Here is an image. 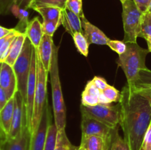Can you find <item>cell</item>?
Listing matches in <instances>:
<instances>
[{
    "mask_svg": "<svg viewBox=\"0 0 151 150\" xmlns=\"http://www.w3.org/2000/svg\"><path fill=\"white\" fill-rule=\"evenodd\" d=\"M139 37L145 39L151 37V14L148 11L143 13L141 22V31Z\"/></svg>",
    "mask_w": 151,
    "mask_h": 150,
    "instance_id": "28",
    "label": "cell"
},
{
    "mask_svg": "<svg viewBox=\"0 0 151 150\" xmlns=\"http://www.w3.org/2000/svg\"><path fill=\"white\" fill-rule=\"evenodd\" d=\"M58 128L55 122L53 124L50 123L47 131V138H46L45 145L44 150H55L57 139Z\"/></svg>",
    "mask_w": 151,
    "mask_h": 150,
    "instance_id": "27",
    "label": "cell"
},
{
    "mask_svg": "<svg viewBox=\"0 0 151 150\" xmlns=\"http://www.w3.org/2000/svg\"><path fill=\"white\" fill-rule=\"evenodd\" d=\"M99 104L97 97L94 96L88 93L83 91L81 94V104L84 106H95Z\"/></svg>",
    "mask_w": 151,
    "mask_h": 150,
    "instance_id": "34",
    "label": "cell"
},
{
    "mask_svg": "<svg viewBox=\"0 0 151 150\" xmlns=\"http://www.w3.org/2000/svg\"><path fill=\"white\" fill-rule=\"evenodd\" d=\"M66 8L73 12L79 17H85L83 11V0H67Z\"/></svg>",
    "mask_w": 151,
    "mask_h": 150,
    "instance_id": "31",
    "label": "cell"
},
{
    "mask_svg": "<svg viewBox=\"0 0 151 150\" xmlns=\"http://www.w3.org/2000/svg\"><path fill=\"white\" fill-rule=\"evenodd\" d=\"M111 143L104 138L97 135L81 137V146L86 150H109L111 148Z\"/></svg>",
    "mask_w": 151,
    "mask_h": 150,
    "instance_id": "18",
    "label": "cell"
},
{
    "mask_svg": "<svg viewBox=\"0 0 151 150\" xmlns=\"http://www.w3.org/2000/svg\"><path fill=\"white\" fill-rule=\"evenodd\" d=\"M37 58V81L35 88V98H34L33 113L31 121V135L35 132L40 124L44 107L47 102V77L48 72L46 71L42 64L41 58L36 50Z\"/></svg>",
    "mask_w": 151,
    "mask_h": 150,
    "instance_id": "4",
    "label": "cell"
},
{
    "mask_svg": "<svg viewBox=\"0 0 151 150\" xmlns=\"http://www.w3.org/2000/svg\"><path fill=\"white\" fill-rule=\"evenodd\" d=\"M119 1H120L121 2H122V3H123V2H125V1H126V0H119Z\"/></svg>",
    "mask_w": 151,
    "mask_h": 150,
    "instance_id": "46",
    "label": "cell"
},
{
    "mask_svg": "<svg viewBox=\"0 0 151 150\" xmlns=\"http://www.w3.org/2000/svg\"><path fill=\"white\" fill-rule=\"evenodd\" d=\"M143 13L136 5L134 0H126L122 3V22L125 43H137L141 31V22Z\"/></svg>",
    "mask_w": 151,
    "mask_h": 150,
    "instance_id": "6",
    "label": "cell"
},
{
    "mask_svg": "<svg viewBox=\"0 0 151 150\" xmlns=\"http://www.w3.org/2000/svg\"><path fill=\"white\" fill-rule=\"evenodd\" d=\"M9 99L6 94V92L2 88L0 87V113L3 110V108L5 107Z\"/></svg>",
    "mask_w": 151,
    "mask_h": 150,
    "instance_id": "39",
    "label": "cell"
},
{
    "mask_svg": "<svg viewBox=\"0 0 151 150\" xmlns=\"http://www.w3.org/2000/svg\"><path fill=\"white\" fill-rule=\"evenodd\" d=\"M107 46H109V48L111 49L113 51L117 53L119 55L123 54L126 51L127 46L124 41H118V40H109L108 42Z\"/></svg>",
    "mask_w": 151,
    "mask_h": 150,
    "instance_id": "33",
    "label": "cell"
},
{
    "mask_svg": "<svg viewBox=\"0 0 151 150\" xmlns=\"http://www.w3.org/2000/svg\"><path fill=\"white\" fill-rule=\"evenodd\" d=\"M33 48L30 41L27 37L22 52L13 66L17 79L18 91L22 94L24 104L26 103L27 99V88L32 63Z\"/></svg>",
    "mask_w": 151,
    "mask_h": 150,
    "instance_id": "5",
    "label": "cell"
},
{
    "mask_svg": "<svg viewBox=\"0 0 151 150\" xmlns=\"http://www.w3.org/2000/svg\"><path fill=\"white\" fill-rule=\"evenodd\" d=\"M27 37L30 41L35 49H38L44 35L42 29V23L38 17H35L29 21V24L25 31Z\"/></svg>",
    "mask_w": 151,
    "mask_h": 150,
    "instance_id": "17",
    "label": "cell"
},
{
    "mask_svg": "<svg viewBox=\"0 0 151 150\" xmlns=\"http://www.w3.org/2000/svg\"><path fill=\"white\" fill-rule=\"evenodd\" d=\"M33 0H16V4L21 8L27 10L30 7V4Z\"/></svg>",
    "mask_w": 151,
    "mask_h": 150,
    "instance_id": "40",
    "label": "cell"
},
{
    "mask_svg": "<svg viewBox=\"0 0 151 150\" xmlns=\"http://www.w3.org/2000/svg\"><path fill=\"white\" fill-rule=\"evenodd\" d=\"M115 129H112L108 125L103 124V122L97 121V119H93L86 115L82 114L81 131H82L83 136L97 135V136L103 137L108 141L111 143Z\"/></svg>",
    "mask_w": 151,
    "mask_h": 150,
    "instance_id": "8",
    "label": "cell"
},
{
    "mask_svg": "<svg viewBox=\"0 0 151 150\" xmlns=\"http://www.w3.org/2000/svg\"><path fill=\"white\" fill-rule=\"evenodd\" d=\"M43 18V21H61V9L54 7H42L34 9Z\"/></svg>",
    "mask_w": 151,
    "mask_h": 150,
    "instance_id": "22",
    "label": "cell"
},
{
    "mask_svg": "<svg viewBox=\"0 0 151 150\" xmlns=\"http://www.w3.org/2000/svg\"><path fill=\"white\" fill-rule=\"evenodd\" d=\"M78 150H86V149L84 148L83 146H80L78 147Z\"/></svg>",
    "mask_w": 151,
    "mask_h": 150,
    "instance_id": "44",
    "label": "cell"
},
{
    "mask_svg": "<svg viewBox=\"0 0 151 150\" xmlns=\"http://www.w3.org/2000/svg\"><path fill=\"white\" fill-rule=\"evenodd\" d=\"M146 41L147 43V46H148V50L150 52H151V37H147L145 38Z\"/></svg>",
    "mask_w": 151,
    "mask_h": 150,
    "instance_id": "43",
    "label": "cell"
},
{
    "mask_svg": "<svg viewBox=\"0 0 151 150\" xmlns=\"http://www.w3.org/2000/svg\"><path fill=\"white\" fill-rule=\"evenodd\" d=\"M126 51L121 55L116 61L118 66L121 67L125 73L128 85L134 86L141 78L143 71H146L145 60L148 49L142 48L137 43H125Z\"/></svg>",
    "mask_w": 151,
    "mask_h": 150,
    "instance_id": "2",
    "label": "cell"
},
{
    "mask_svg": "<svg viewBox=\"0 0 151 150\" xmlns=\"http://www.w3.org/2000/svg\"><path fill=\"white\" fill-rule=\"evenodd\" d=\"M37 81V58H36V49L33 48L32 57V63H31L30 71L28 78L27 88V99L25 103L26 108L27 124L28 127H30L31 121H32V113H33L34 107V98H35V88H36Z\"/></svg>",
    "mask_w": 151,
    "mask_h": 150,
    "instance_id": "9",
    "label": "cell"
},
{
    "mask_svg": "<svg viewBox=\"0 0 151 150\" xmlns=\"http://www.w3.org/2000/svg\"><path fill=\"white\" fill-rule=\"evenodd\" d=\"M50 119H51V115H50V107H49L48 103L47 102L44 107L39 125L35 132L31 135L29 150L44 149L47 131L50 124Z\"/></svg>",
    "mask_w": 151,
    "mask_h": 150,
    "instance_id": "11",
    "label": "cell"
},
{
    "mask_svg": "<svg viewBox=\"0 0 151 150\" xmlns=\"http://www.w3.org/2000/svg\"><path fill=\"white\" fill-rule=\"evenodd\" d=\"M30 139V130L27 124L25 123L16 138H6L0 142V149L1 150H29Z\"/></svg>",
    "mask_w": 151,
    "mask_h": 150,
    "instance_id": "12",
    "label": "cell"
},
{
    "mask_svg": "<svg viewBox=\"0 0 151 150\" xmlns=\"http://www.w3.org/2000/svg\"><path fill=\"white\" fill-rule=\"evenodd\" d=\"M52 38V36H50L47 34H44L41 43L39 44V46H38V49H35L37 50V52H38L40 58H41L44 69L48 73L50 72V66H51L53 46H54V42H53Z\"/></svg>",
    "mask_w": 151,
    "mask_h": 150,
    "instance_id": "15",
    "label": "cell"
},
{
    "mask_svg": "<svg viewBox=\"0 0 151 150\" xmlns=\"http://www.w3.org/2000/svg\"><path fill=\"white\" fill-rule=\"evenodd\" d=\"M148 12H149V13H150V14H151V5H150V8H149V10H148Z\"/></svg>",
    "mask_w": 151,
    "mask_h": 150,
    "instance_id": "45",
    "label": "cell"
},
{
    "mask_svg": "<svg viewBox=\"0 0 151 150\" xmlns=\"http://www.w3.org/2000/svg\"><path fill=\"white\" fill-rule=\"evenodd\" d=\"M111 150H131L125 139L119 135L117 128H116L114 132L111 144Z\"/></svg>",
    "mask_w": 151,
    "mask_h": 150,
    "instance_id": "29",
    "label": "cell"
},
{
    "mask_svg": "<svg viewBox=\"0 0 151 150\" xmlns=\"http://www.w3.org/2000/svg\"><path fill=\"white\" fill-rule=\"evenodd\" d=\"M1 65H2V63H0V71H1Z\"/></svg>",
    "mask_w": 151,
    "mask_h": 150,
    "instance_id": "47",
    "label": "cell"
},
{
    "mask_svg": "<svg viewBox=\"0 0 151 150\" xmlns=\"http://www.w3.org/2000/svg\"><path fill=\"white\" fill-rule=\"evenodd\" d=\"M20 33H22V32H19L15 28H13V31L9 35V37L7 39V41L2 44V46L0 48V63H4L5 61L6 58H7V55L9 54V51H10V47H11L13 41L16 38V36L19 35Z\"/></svg>",
    "mask_w": 151,
    "mask_h": 150,
    "instance_id": "26",
    "label": "cell"
},
{
    "mask_svg": "<svg viewBox=\"0 0 151 150\" xmlns=\"http://www.w3.org/2000/svg\"><path fill=\"white\" fill-rule=\"evenodd\" d=\"M78 147L73 145L68 138L65 129L58 130L55 150H78Z\"/></svg>",
    "mask_w": 151,
    "mask_h": 150,
    "instance_id": "23",
    "label": "cell"
},
{
    "mask_svg": "<svg viewBox=\"0 0 151 150\" xmlns=\"http://www.w3.org/2000/svg\"><path fill=\"white\" fill-rule=\"evenodd\" d=\"M67 0H33L29 8L34 9L42 7H54L61 10L66 9Z\"/></svg>",
    "mask_w": 151,
    "mask_h": 150,
    "instance_id": "25",
    "label": "cell"
},
{
    "mask_svg": "<svg viewBox=\"0 0 151 150\" xmlns=\"http://www.w3.org/2000/svg\"><path fill=\"white\" fill-rule=\"evenodd\" d=\"M99 104H111L110 101H109L107 98L104 96V94L101 92V94L99 96Z\"/></svg>",
    "mask_w": 151,
    "mask_h": 150,
    "instance_id": "42",
    "label": "cell"
},
{
    "mask_svg": "<svg viewBox=\"0 0 151 150\" xmlns=\"http://www.w3.org/2000/svg\"><path fill=\"white\" fill-rule=\"evenodd\" d=\"M61 24L66 32L73 36L77 32H83L81 18L68 9L62 10Z\"/></svg>",
    "mask_w": 151,
    "mask_h": 150,
    "instance_id": "16",
    "label": "cell"
},
{
    "mask_svg": "<svg viewBox=\"0 0 151 150\" xmlns=\"http://www.w3.org/2000/svg\"><path fill=\"white\" fill-rule=\"evenodd\" d=\"M10 12L19 19V24L15 29L22 33H25L27 27L29 24V12L27 10L21 8L16 4L11 7Z\"/></svg>",
    "mask_w": 151,
    "mask_h": 150,
    "instance_id": "21",
    "label": "cell"
},
{
    "mask_svg": "<svg viewBox=\"0 0 151 150\" xmlns=\"http://www.w3.org/2000/svg\"><path fill=\"white\" fill-rule=\"evenodd\" d=\"M61 21H43L42 29L44 34L52 36L58 28L61 25Z\"/></svg>",
    "mask_w": 151,
    "mask_h": 150,
    "instance_id": "32",
    "label": "cell"
},
{
    "mask_svg": "<svg viewBox=\"0 0 151 150\" xmlns=\"http://www.w3.org/2000/svg\"><path fill=\"white\" fill-rule=\"evenodd\" d=\"M0 87L6 92L9 99L13 98L18 91L17 79L13 67L6 63H2L0 71Z\"/></svg>",
    "mask_w": 151,
    "mask_h": 150,
    "instance_id": "13",
    "label": "cell"
},
{
    "mask_svg": "<svg viewBox=\"0 0 151 150\" xmlns=\"http://www.w3.org/2000/svg\"><path fill=\"white\" fill-rule=\"evenodd\" d=\"M91 81L94 84V86L101 91H103L109 85L106 79L102 77H100V76H94Z\"/></svg>",
    "mask_w": 151,
    "mask_h": 150,
    "instance_id": "38",
    "label": "cell"
},
{
    "mask_svg": "<svg viewBox=\"0 0 151 150\" xmlns=\"http://www.w3.org/2000/svg\"><path fill=\"white\" fill-rule=\"evenodd\" d=\"M81 114L86 115L93 119L115 129L120 121V106L111 104H98L95 106L81 105Z\"/></svg>",
    "mask_w": 151,
    "mask_h": 150,
    "instance_id": "7",
    "label": "cell"
},
{
    "mask_svg": "<svg viewBox=\"0 0 151 150\" xmlns=\"http://www.w3.org/2000/svg\"><path fill=\"white\" fill-rule=\"evenodd\" d=\"M81 23L83 34L89 44L107 45L110 39L106 36L103 31L90 23L86 17L81 18Z\"/></svg>",
    "mask_w": 151,
    "mask_h": 150,
    "instance_id": "14",
    "label": "cell"
},
{
    "mask_svg": "<svg viewBox=\"0 0 151 150\" xmlns=\"http://www.w3.org/2000/svg\"><path fill=\"white\" fill-rule=\"evenodd\" d=\"M119 124L124 139L131 150H141L143 140L151 122L148 100L127 84L121 91Z\"/></svg>",
    "mask_w": 151,
    "mask_h": 150,
    "instance_id": "1",
    "label": "cell"
},
{
    "mask_svg": "<svg viewBox=\"0 0 151 150\" xmlns=\"http://www.w3.org/2000/svg\"><path fill=\"white\" fill-rule=\"evenodd\" d=\"M58 49L59 48L54 44L53 53L50 69V82L52 87V109L54 122L58 130L65 129L66 123V109L62 94L61 85L58 68Z\"/></svg>",
    "mask_w": 151,
    "mask_h": 150,
    "instance_id": "3",
    "label": "cell"
},
{
    "mask_svg": "<svg viewBox=\"0 0 151 150\" xmlns=\"http://www.w3.org/2000/svg\"><path fill=\"white\" fill-rule=\"evenodd\" d=\"M27 123L26 108L23 97L19 91H17L14 96V110L11 126L7 138H14L20 133L22 126Z\"/></svg>",
    "mask_w": 151,
    "mask_h": 150,
    "instance_id": "10",
    "label": "cell"
},
{
    "mask_svg": "<svg viewBox=\"0 0 151 150\" xmlns=\"http://www.w3.org/2000/svg\"><path fill=\"white\" fill-rule=\"evenodd\" d=\"M134 1L142 13L148 11L151 5V0H134Z\"/></svg>",
    "mask_w": 151,
    "mask_h": 150,
    "instance_id": "37",
    "label": "cell"
},
{
    "mask_svg": "<svg viewBox=\"0 0 151 150\" xmlns=\"http://www.w3.org/2000/svg\"><path fill=\"white\" fill-rule=\"evenodd\" d=\"M16 1V0H0V14L6 15L10 13Z\"/></svg>",
    "mask_w": 151,
    "mask_h": 150,
    "instance_id": "35",
    "label": "cell"
},
{
    "mask_svg": "<svg viewBox=\"0 0 151 150\" xmlns=\"http://www.w3.org/2000/svg\"><path fill=\"white\" fill-rule=\"evenodd\" d=\"M75 47L80 54L87 57L88 55V48H89V43L86 38L85 35L83 32H77L72 36Z\"/></svg>",
    "mask_w": 151,
    "mask_h": 150,
    "instance_id": "24",
    "label": "cell"
},
{
    "mask_svg": "<svg viewBox=\"0 0 151 150\" xmlns=\"http://www.w3.org/2000/svg\"><path fill=\"white\" fill-rule=\"evenodd\" d=\"M26 38V33H20L19 35L16 36V38H15L13 44H12L9 54L4 63H7V64L13 67L15 62L17 60L19 56L20 55L21 52H22V50L23 49L24 44Z\"/></svg>",
    "mask_w": 151,
    "mask_h": 150,
    "instance_id": "20",
    "label": "cell"
},
{
    "mask_svg": "<svg viewBox=\"0 0 151 150\" xmlns=\"http://www.w3.org/2000/svg\"><path fill=\"white\" fill-rule=\"evenodd\" d=\"M105 96L109 99L111 103L112 102H119L120 101L121 92L116 89L114 86L108 85L103 91H102Z\"/></svg>",
    "mask_w": 151,
    "mask_h": 150,
    "instance_id": "30",
    "label": "cell"
},
{
    "mask_svg": "<svg viewBox=\"0 0 151 150\" xmlns=\"http://www.w3.org/2000/svg\"><path fill=\"white\" fill-rule=\"evenodd\" d=\"M13 110H14V97L9 99L5 107L0 113V129L6 135V138L10 130Z\"/></svg>",
    "mask_w": 151,
    "mask_h": 150,
    "instance_id": "19",
    "label": "cell"
},
{
    "mask_svg": "<svg viewBox=\"0 0 151 150\" xmlns=\"http://www.w3.org/2000/svg\"><path fill=\"white\" fill-rule=\"evenodd\" d=\"M13 29H8V28H5L4 26H0V38H2L5 37L6 35H8L9 33L13 31Z\"/></svg>",
    "mask_w": 151,
    "mask_h": 150,
    "instance_id": "41",
    "label": "cell"
},
{
    "mask_svg": "<svg viewBox=\"0 0 151 150\" xmlns=\"http://www.w3.org/2000/svg\"><path fill=\"white\" fill-rule=\"evenodd\" d=\"M0 150H1V149H0Z\"/></svg>",
    "mask_w": 151,
    "mask_h": 150,
    "instance_id": "48",
    "label": "cell"
},
{
    "mask_svg": "<svg viewBox=\"0 0 151 150\" xmlns=\"http://www.w3.org/2000/svg\"><path fill=\"white\" fill-rule=\"evenodd\" d=\"M141 150H151V122L145 135Z\"/></svg>",
    "mask_w": 151,
    "mask_h": 150,
    "instance_id": "36",
    "label": "cell"
}]
</instances>
